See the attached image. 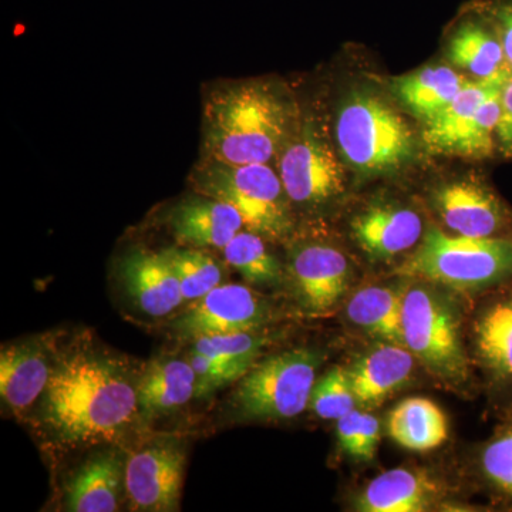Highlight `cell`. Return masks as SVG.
I'll list each match as a JSON object with an SVG mask.
<instances>
[{"mask_svg":"<svg viewBox=\"0 0 512 512\" xmlns=\"http://www.w3.org/2000/svg\"><path fill=\"white\" fill-rule=\"evenodd\" d=\"M138 380L126 359L76 343L56 357L42 396L43 426L67 448L119 441L140 416Z\"/></svg>","mask_w":512,"mask_h":512,"instance_id":"6da1fadb","label":"cell"},{"mask_svg":"<svg viewBox=\"0 0 512 512\" xmlns=\"http://www.w3.org/2000/svg\"><path fill=\"white\" fill-rule=\"evenodd\" d=\"M291 121V107L268 84L218 90L205 103V156L225 164H266L285 147Z\"/></svg>","mask_w":512,"mask_h":512,"instance_id":"7a4b0ae2","label":"cell"},{"mask_svg":"<svg viewBox=\"0 0 512 512\" xmlns=\"http://www.w3.org/2000/svg\"><path fill=\"white\" fill-rule=\"evenodd\" d=\"M402 271L448 288L480 291L511 278L512 239L450 237L431 229Z\"/></svg>","mask_w":512,"mask_h":512,"instance_id":"3957f363","label":"cell"},{"mask_svg":"<svg viewBox=\"0 0 512 512\" xmlns=\"http://www.w3.org/2000/svg\"><path fill=\"white\" fill-rule=\"evenodd\" d=\"M194 184L201 195L232 205L245 227L261 237L278 241L291 231L288 194L268 164L207 160L194 174Z\"/></svg>","mask_w":512,"mask_h":512,"instance_id":"277c9868","label":"cell"},{"mask_svg":"<svg viewBox=\"0 0 512 512\" xmlns=\"http://www.w3.org/2000/svg\"><path fill=\"white\" fill-rule=\"evenodd\" d=\"M335 130L340 153L360 173H386L413 154L409 124L376 96L357 94L346 101Z\"/></svg>","mask_w":512,"mask_h":512,"instance_id":"5b68a950","label":"cell"},{"mask_svg":"<svg viewBox=\"0 0 512 512\" xmlns=\"http://www.w3.org/2000/svg\"><path fill=\"white\" fill-rule=\"evenodd\" d=\"M320 356L293 349L255 363L234 393L239 416L254 420H286L301 414L311 402Z\"/></svg>","mask_w":512,"mask_h":512,"instance_id":"8992f818","label":"cell"},{"mask_svg":"<svg viewBox=\"0 0 512 512\" xmlns=\"http://www.w3.org/2000/svg\"><path fill=\"white\" fill-rule=\"evenodd\" d=\"M511 73L476 82L467 80L454 99L424 127L423 141L431 153L490 156L500 121L501 92Z\"/></svg>","mask_w":512,"mask_h":512,"instance_id":"52a82bcc","label":"cell"},{"mask_svg":"<svg viewBox=\"0 0 512 512\" xmlns=\"http://www.w3.org/2000/svg\"><path fill=\"white\" fill-rule=\"evenodd\" d=\"M404 346L434 375L463 382L467 357L458 333L456 312L439 293L414 286L403 293Z\"/></svg>","mask_w":512,"mask_h":512,"instance_id":"ba28073f","label":"cell"},{"mask_svg":"<svg viewBox=\"0 0 512 512\" xmlns=\"http://www.w3.org/2000/svg\"><path fill=\"white\" fill-rule=\"evenodd\" d=\"M185 466L187 447L177 437H157L138 447L126 458L128 510H180Z\"/></svg>","mask_w":512,"mask_h":512,"instance_id":"9c48e42d","label":"cell"},{"mask_svg":"<svg viewBox=\"0 0 512 512\" xmlns=\"http://www.w3.org/2000/svg\"><path fill=\"white\" fill-rule=\"evenodd\" d=\"M269 319L268 303L248 286L221 284L187 309L173 322L178 338L198 339L201 336L256 330Z\"/></svg>","mask_w":512,"mask_h":512,"instance_id":"30bf717a","label":"cell"},{"mask_svg":"<svg viewBox=\"0 0 512 512\" xmlns=\"http://www.w3.org/2000/svg\"><path fill=\"white\" fill-rule=\"evenodd\" d=\"M279 174L289 200L322 204L343 191V168L329 144L305 131L282 148Z\"/></svg>","mask_w":512,"mask_h":512,"instance_id":"8fae6325","label":"cell"},{"mask_svg":"<svg viewBox=\"0 0 512 512\" xmlns=\"http://www.w3.org/2000/svg\"><path fill=\"white\" fill-rule=\"evenodd\" d=\"M52 343L30 339L2 349L0 394L16 416L28 412L45 393L55 369Z\"/></svg>","mask_w":512,"mask_h":512,"instance_id":"7c38bea8","label":"cell"},{"mask_svg":"<svg viewBox=\"0 0 512 512\" xmlns=\"http://www.w3.org/2000/svg\"><path fill=\"white\" fill-rule=\"evenodd\" d=\"M434 200L447 227L463 237L497 238L508 224L503 202L476 180L444 185Z\"/></svg>","mask_w":512,"mask_h":512,"instance_id":"4fadbf2b","label":"cell"},{"mask_svg":"<svg viewBox=\"0 0 512 512\" xmlns=\"http://www.w3.org/2000/svg\"><path fill=\"white\" fill-rule=\"evenodd\" d=\"M120 278L138 311L151 318H164L185 302L180 281L163 252H130L121 262Z\"/></svg>","mask_w":512,"mask_h":512,"instance_id":"5bb4252c","label":"cell"},{"mask_svg":"<svg viewBox=\"0 0 512 512\" xmlns=\"http://www.w3.org/2000/svg\"><path fill=\"white\" fill-rule=\"evenodd\" d=\"M291 272L296 292L308 311H329L345 295L349 264L345 255L328 245H308L293 255Z\"/></svg>","mask_w":512,"mask_h":512,"instance_id":"9a60e30c","label":"cell"},{"mask_svg":"<svg viewBox=\"0 0 512 512\" xmlns=\"http://www.w3.org/2000/svg\"><path fill=\"white\" fill-rule=\"evenodd\" d=\"M126 458L106 450L87 458L64 490V505L74 512H114L126 491Z\"/></svg>","mask_w":512,"mask_h":512,"instance_id":"2e32d148","label":"cell"},{"mask_svg":"<svg viewBox=\"0 0 512 512\" xmlns=\"http://www.w3.org/2000/svg\"><path fill=\"white\" fill-rule=\"evenodd\" d=\"M241 214L227 202L215 198H188L171 214V228L181 244L194 248L227 247L244 227Z\"/></svg>","mask_w":512,"mask_h":512,"instance_id":"e0dca14e","label":"cell"},{"mask_svg":"<svg viewBox=\"0 0 512 512\" xmlns=\"http://www.w3.org/2000/svg\"><path fill=\"white\" fill-rule=\"evenodd\" d=\"M414 356L406 346L384 342L369 350L348 369L356 403L375 407L409 382Z\"/></svg>","mask_w":512,"mask_h":512,"instance_id":"ac0fdd59","label":"cell"},{"mask_svg":"<svg viewBox=\"0 0 512 512\" xmlns=\"http://www.w3.org/2000/svg\"><path fill=\"white\" fill-rule=\"evenodd\" d=\"M352 229L357 244L370 258L389 259L419 242L423 222L409 208L380 205L357 215Z\"/></svg>","mask_w":512,"mask_h":512,"instance_id":"d6986e66","label":"cell"},{"mask_svg":"<svg viewBox=\"0 0 512 512\" xmlns=\"http://www.w3.org/2000/svg\"><path fill=\"white\" fill-rule=\"evenodd\" d=\"M439 488L420 471L394 468L380 474L357 497L362 512H420L429 510Z\"/></svg>","mask_w":512,"mask_h":512,"instance_id":"ffe728a7","label":"cell"},{"mask_svg":"<svg viewBox=\"0 0 512 512\" xmlns=\"http://www.w3.org/2000/svg\"><path fill=\"white\" fill-rule=\"evenodd\" d=\"M138 409L146 419L175 412L195 397L191 363L178 357L154 360L138 380Z\"/></svg>","mask_w":512,"mask_h":512,"instance_id":"44dd1931","label":"cell"},{"mask_svg":"<svg viewBox=\"0 0 512 512\" xmlns=\"http://www.w3.org/2000/svg\"><path fill=\"white\" fill-rule=\"evenodd\" d=\"M447 53L453 64L473 74L477 80L512 72L497 30L488 28L481 20L461 22L450 37Z\"/></svg>","mask_w":512,"mask_h":512,"instance_id":"7402d4cb","label":"cell"},{"mask_svg":"<svg viewBox=\"0 0 512 512\" xmlns=\"http://www.w3.org/2000/svg\"><path fill=\"white\" fill-rule=\"evenodd\" d=\"M466 83V77L451 67L434 66L400 77L394 80L392 87L397 99L414 116L427 123L454 99Z\"/></svg>","mask_w":512,"mask_h":512,"instance_id":"603a6c76","label":"cell"},{"mask_svg":"<svg viewBox=\"0 0 512 512\" xmlns=\"http://www.w3.org/2000/svg\"><path fill=\"white\" fill-rule=\"evenodd\" d=\"M387 431L406 450L430 451L447 440L448 424L436 403L423 397H412L390 413Z\"/></svg>","mask_w":512,"mask_h":512,"instance_id":"cb8c5ba5","label":"cell"},{"mask_svg":"<svg viewBox=\"0 0 512 512\" xmlns=\"http://www.w3.org/2000/svg\"><path fill=\"white\" fill-rule=\"evenodd\" d=\"M346 313L369 335L404 346L403 293L384 286H367L353 295Z\"/></svg>","mask_w":512,"mask_h":512,"instance_id":"d4e9b609","label":"cell"},{"mask_svg":"<svg viewBox=\"0 0 512 512\" xmlns=\"http://www.w3.org/2000/svg\"><path fill=\"white\" fill-rule=\"evenodd\" d=\"M477 352L497 382L512 384V296L491 303L477 320Z\"/></svg>","mask_w":512,"mask_h":512,"instance_id":"484cf974","label":"cell"},{"mask_svg":"<svg viewBox=\"0 0 512 512\" xmlns=\"http://www.w3.org/2000/svg\"><path fill=\"white\" fill-rule=\"evenodd\" d=\"M225 261L252 285H275L281 282V265L269 254L261 235L241 231L224 248Z\"/></svg>","mask_w":512,"mask_h":512,"instance_id":"4316f807","label":"cell"},{"mask_svg":"<svg viewBox=\"0 0 512 512\" xmlns=\"http://www.w3.org/2000/svg\"><path fill=\"white\" fill-rule=\"evenodd\" d=\"M174 269L185 302H195L222 284V268L212 256L197 248H170L163 251Z\"/></svg>","mask_w":512,"mask_h":512,"instance_id":"83f0119b","label":"cell"},{"mask_svg":"<svg viewBox=\"0 0 512 512\" xmlns=\"http://www.w3.org/2000/svg\"><path fill=\"white\" fill-rule=\"evenodd\" d=\"M256 330L222 333V335L201 336L192 340L191 349L212 359L228 362H244L255 365L268 339Z\"/></svg>","mask_w":512,"mask_h":512,"instance_id":"f1b7e54d","label":"cell"},{"mask_svg":"<svg viewBox=\"0 0 512 512\" xmlns=\"http://www.w3.org/2000/svg\"><path fill=\"white\" fill-rule=\"evenodd\" d=\"M356 397L350 383L348 369L335 367L320 377L313 386L309 406L320 419L339 420L355 410Z\"/></svg>","mask_w":512,"mask_h":512,"instance_id":"f546056e","label":"cell"},{"mask_svg":"<svg viewBox=\"0 0 512 512\" xmlns=\"http://www.w3.org/2000/svg\"><path fill=\"white\" fill-rule=\"evenodd\" d=\"M340 447L357 460L370 461L375 457L380 439V423L372 414L352 410L338 420Z\"/></svg>","mask_w":512,"mask_h":512,"instance_id":"4dcf8cb0","label":"cell"},{"mask_svg":"<svg viewBox=\"0 0 512 512\" xmlns=\"http://www.w3.org/2000/svg\"><path fill=\"white\" fill-rule=\"evenodd\" d=\"M481 470L495 493L512 501V423L484 447Z\"/></svg>","mask_w":512,"mask_h":512,"instance_id":"1f68e13d","label":"cell"},{"mask_svg":"<svg viewBox=\"0 0 512 512\" xmlns=\"http://www.w3.org/2000/svg\"><path fill=\"white\" fill-rule=\"evenodd\" d=\"M188 362L195 373V397H207L215 390L241 380L252 369L251 363L212 359L190 350Z\"/></svg>","mask_w":512,"mask_h":512,"instance_id":"d6a6232c","label":"cell"},{"mask_svg":"<svg viewBox=\"0 0 512 512\" xmlns=\"http://www.w3.org/2000/svg\"><path fill=\"white\" fill-rule=\"evenodd\" d=\"M487 13L500 36L505 57L512 69V0H497L491 3Z\"/></svg>","mask_w":512,"mask_h":512,"instance_id":"836d02e7","label":"cell"},{"mask_svg":"<svg viewBox=\"0 0 512 512\" xmlns=\"http://www.w3.org/2000/svg\"><path fill=\"white\" fill-rule=\"evenodd\" d=\"M498 143L507 154H512V73L501 92V114L497 127Z\"/></svg>","mask_w":512,"mask_h":512,"instance_id":"e575fe53","label":"cell"}]
</instances>
